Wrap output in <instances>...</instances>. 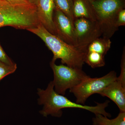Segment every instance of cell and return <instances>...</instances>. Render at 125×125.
<instances>
[{
  "label": "cell",
  "instance_id": "6da1fadb",
  "mask_svg": "<svg viewBox=\"0 0 125 125\" xmlns=\"http://www.w3.org/2000/svg\"><path fill=\"white\" fill-rule=\"evenodd\" d=\"M37 94L39 96V104L43 105L40 113L44 117L51 115L52 116L60 117L62 114L61 109L64 108H81L89 111L95 115L101 114L107 117H111V114L105 110L108 106L109 101L101 103H97V105L95 106H87L73 102L56 92L52 81L48 84L46 90L38 89Z\"/></svg>",
  "mask_w": 125,
  "mask_h": 125
},
{
  "label": "cell",
  "instance_id": "7a4b0ae2",
  "mask_svg": "<svg viewBox=\"0 0 125 125\" xmlns=\"http://www.w3.org/2000/svg\"><path fill=\"white\" fill-rule=\"evenodd\" d=\"M42 40L53 53L52 60L60 59L62 64L73 68L82 69L84 64L86 52L65 42L60 38L51 33L41 23L28 29Z\"/></svg>",
  "mask_w": 125,
  "mask_h": 125
},
{
  "label": "cell",
  "instance_id": "3957f363",
  "mask_svg": "<svg viewBox=\"0 0 125 125\" xmlns=\"http://www.w3.org/2000/svg\"><path fill=\"white\" fill-rule=\"evenodd\" d=\"M95 21L100 27L102 37L110 39L118 30L114 27V18L125 8V0H88Z\"/></svg>",
  "mask_w": 125,
  "mask_h": 125
},
{
  "label": "cell",
  "instance_id": "277c9868",
  "mask_svg": "<svg viewBox=\"0 0 125 125\" xmlns=\"http://www.w3.org/2000/svg\"><path fill=\"white\" fill-rule=\"evenodd\" d=\"M52 60L50 65L54 73L52 81L54 90L57 93L64 96L66 90L75 87L90 77L82 69L73 68L63 64L56 65Z\"/></svg>",
  "mask_w": 125,
  "mask_h": 125
},
{
  "label": "cell",
  "instance_id": "5b68a950",
  "mask_svg": "<svg viewBox=\"0 0 125 125\" xmlns=\"http://www.w3.org/2000/svg\"><path fill=\"white\" fill-rule=\"evenodd\" d=\"M116 73L111 71L100 78H87L79 85L70 89L76 99V103L84 105L87 99L94 94H98L105 87L116 80Z\"/></svg>",
  "mask_w": 125,
  "mask_h": 125
},
{
  "label": "cell",
  "instance_id": "8992f818",
  "mask_svg": "<svg viewBox=\"0 0 125 125\" xmlns=\"http://www.w3.org/2000/svg\"><path fill=\"white\" fill-rule=\"evenodd\" d=\"M76 47L87 52L90 42L102 37V31L97 23L85 18L75 19L73 22Z\"/></svg>",
  "mask_w": 125,
  "mask_h": 125
},
{
  "label": "cell",
  "instance_id": "52a82bcc",
  "mask_svg": "<svg viewBox=\"0 0 125 125\" xmlns=\"http://www.w3.org/2000/svg\"><path fill=\"white\" fill-rule=\"evenodd\" d=\"M53 21L58 37L68 44L77 48L73 22L55 7L53 13Z\"/></svg>",
  "mask_w": 125,
  "mask_h": 125
},
{
  "label": "cell",
  "instance_id": "ba28073f",
  "mask_svg": "<svg viewBox=\"0 0 125 125\" xmlns=\"http://www.w3.org/2000/svg\"><path fill=\"white\" fill-rule=\"evenodd\" d=\"M98 94L114 102L120 112H125V82L118 77Z\"/></svg>",
  "mask_w": 125,
  "mask_h": 125
},
{
  "label": "cell",
  "instance_id": "9c48e42d",
  "mask_svg": "<svg viewBox=\"0 0 125 125\" xmlns=\"http://www.w3.org/2000/svg\"><path fill=\"white\" fill-rule=\"evenodd\" d=\"M40 23L49 32L58 37L53 21L55 5L53 0H38L37 5Z\"/></svg>",
  "mask_w": 125,
  "mask_h": 125
},
{
  "label": "cell",
  "instance_id": "30bf717a",
  "mask_svg": "<svg viewBox=\"0 0 125 125\" xmlns=\"http://www.w3.org/2000/svg\"><path fill=\"white\" fill-rule=\"evenodd\" d=\"M73 12L74 19L83 18L96 22L88 0H73Z\"/></svg>",
  "mask_w": 125,
  "mask_h": 125
},
{
  "label": "cell",
  "instance_id": "8fae6325",
  "mask_svg": "<svg viewBox=\"0 0 125 125\" xmlns=\"http://www.w3.org/2000/svg\"><path fill=\"white\" fill-rule=\"evenodd\" d=\"M111 43L110 39L103 37L98 38L93 40L88 45L87 52H94L105 56L111 48Z\"/></svg>",
  "mask_w": 125,
  "mask_h": 125
},
{
  "label": "cell",
  "instance_id": "7c38bea8",
  "mask_svg": "<svg viewBox=\"0 0 125 125\" xmlns=\"http://www.w3.org/2000/svg\"><path fill=\"white\" fill-rule=\"evenodd\" d=\"M93 121V125H125V112H120L117 117L111 120L102 114H96Z\"/></svg>",
  "mask_w": 125,
  "mask_h": 125
},
{
  "label": "cell",
  "instance_id": "4fadbf2b",
  "mask_svg": "<svg viewBox=\"0 0 125 125\" xmlns=\"http://www.w3.org/2000/svg\"><path fill=\"white\" fill-rule=\"evenodd\" d=\"M84 62L93 68L103 67L105 64V55L94 52H87L84 57Z\"/></svg>",
  "mask_w": 125,
  "mask_h": 125
},
{
  "label": "cell",
  "instance_id": "5bb4252c",
  "mask_svg": "<svg viewBox=\"0 0 125 125\" xmlns=\"http://www.w3.org/2000/svg\"><path fill=\"white\" fill-rule=\"evenodd\" d=\"M55 6L73 22V0H53Z\"/></svg>",
  "mask_w": 125,
  "mask_h": 125
},
{
  "label": "cell",
  "instance_id": "9a60e30c",
  "mask_svg": "<svg viewBox=\"0 0 125 125\" xmlns=\"http://www.w3.org/2000/svg\"><path fill=\"white\" fill-rule=\"evenodd\" d=\"M17 68L16 64L10 65L0 61V81L6 76L14 72Z\"/></svg>",
  "mask_w": 125,
  "mask_h": 125
},
{
  "label": "cell",
  "instance_id": "2e32d148",
  "mask_svg": "<svg viewBox=\"0 0 125 125\" xmlns=\"http://www.w3.org/2000/svg\"><path fill=\"white\" fill-rule=\"evenodd\" d=\"M114 27L118 29L120 27L125 25V9H123L118 11L114 18Z\"/></svg>",
  "mask_w": 125,
  "mask_h": 125
},
{
  "label": "cell",
  "instance_id": "e0dca14e",
  "mask_svg": "<svg viewBox=\"0 0 125 125\" xmlns=\"http://www.w3.org/2000/svg\"><path fill=\"white\" fill-rule=\"evenodd\" d=\"M0 61L5 63L7 64L13 65L16 64L15 63L12 61L5 52L1 45H0Z\"/></svg>",
  "mask_w": 125,
  "mask_h": 125
},
{
  "label": "cell",
  "instance_id": "ac0fdd59",
  "mask_svg": "<svg viewBox=\"0 0 125 125\" xmlns=\"http://www.w3.org/2000/svg\"><path fill=\"white\" fill-rule=\"evenodd\" d=\"M29 2L37 6L38 0H28Z\"/></svg>",
  "mask_w": 125,
  "mask_h": 125
},
{
  "label": "cell",
  "instance_id": "d6986e66",
  "mask_svg": "<svg viewBox=\"0 0 125 125\" xmlns=\"http://www.w3.org/2000/svg\"><path fill=\"white\" fill-rule=\"evenodd\" d=\"M10 2H19V1H23L27 0H6Z\"/></svg>",
  "mask_w": 125,
  "mask_h": 125
}]
</instances>
